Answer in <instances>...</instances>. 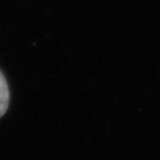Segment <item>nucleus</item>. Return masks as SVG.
<instances>
[{
	"label": "nucleus",
	"mask_w": 160,
	"mask_h": 160,
	"mask_svg": "<svg viewBox=\"0 0 160 160\" xmlns=\"http://www.w3.org/2000/svg\"><path fill=\"white\" fill-rule=\"evenodd\" d=\"M9 106V88L5 76L0 71V118L5 115Z\"/></svg>",
	"instance_id": "1"
}]
</instances>
